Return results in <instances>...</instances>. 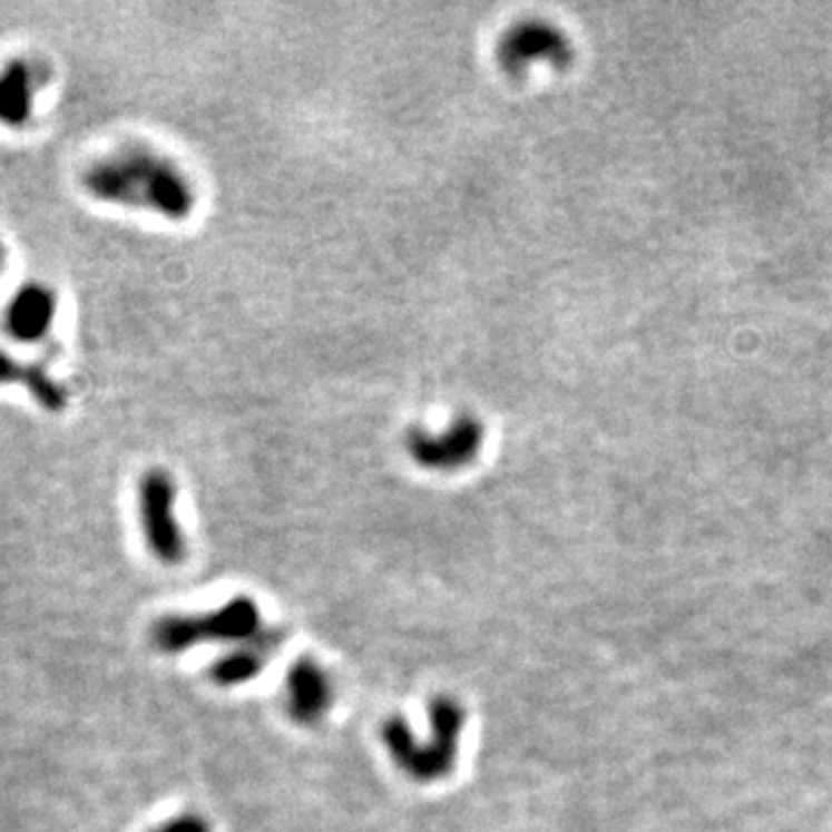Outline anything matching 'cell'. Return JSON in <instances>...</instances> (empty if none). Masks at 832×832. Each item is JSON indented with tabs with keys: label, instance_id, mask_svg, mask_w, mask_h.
<instances>
[{
	"label": "cell",
	"instance_id": "cell-5",
	"mask_svg": "<svg viewBox=\"0 0 832 832\" xmlns=\"http://www.w3.org/2000/svg\"><path fill=\"white\" fill-rule=\"evenodd\" d=\"M486 425L474 414L456 417L442 433L414 428L405 438V449L419 468L428 472H458L472 466L483 449Z\"/></svg>",
	"mask_w": 832,
	"mask_h": 832
},
{
	"label": "cell",
	"instance_id": "cell-3",
	"mask_svg": "<svg viewBox=\"0 0 832 832\" xmlns=\"http://www.w3.org/2000/svg\"><path fill=\"white\" fill-rule=\"evenodd\" d=\"M264 627L257 604L248 597H236L204 615H165L153 625L150 638L160 653L180 655L202 643L241 645Z\"/></svg>",
	"mask_w": 832,
	"mask_h": 832
},
{
	"label": "cell",
	"instance_id": "cell-8",
	"mask_svg": "<svg viewBox=\"0 0 832 832\" xmlns=\"http://www.w3.org/2000/svg\"><path fill=\"white\" fill-rule=\"evenodd\" d=\"M335 703V687L326 668L303 657L294 662L285 681V707L294 724L317 726Z\"/></svg>",
	"mask_w": 832,
	"mask_h": 832
},
{
	"label": "cell",
	"instance_id": "cell-1",
	"mask_svg": "<svg viewBox=\"0 0 832 832\" xmlns=\"http://www.w3.org/2000/svg\"><path fill=\"white\" fill-rule=\"evenodd\" d=\"M88 197L111 206L156 213L160 218L188 221L195 206V185L174 160L133 146L92 160L81 174Z\"/></svg>",
	"mask_w": 832,
	"mask_h": 832
},
{
	"label": "cell",
	"instance_id": "cell-13",
	"mask_svg": "<svg viewBox=\"0 0 832 832\" xmlns=\"http://www.w3.org/2000/svg\"><path fill=\"white\" fill-rule=\"evenodd\" d=\"M6 264H8V248H6V243L0 241V271L6 268Z\"/></svg>",
	"mask_w": 832,
	"mask_h": 832
},
{
	"label": "cell",
	"instance_id": "cell-6",
	"mask_svg": "<svg viewBox=\"0 0 832 832\" xmlns=\"http://www.w3.org/2000/svg\"><path fill=\"white\" fill-rule=\"evenodd\" d=\"M496 58L502 70L518 75L532 63L562 66L569 60V40L558 26L548 21L513 23L498 40Z\"/></svg>",
	"mask_w": 832,
	"mask_h": 832
},
{
	"label": "cell",
	"instance_id": "cell-12",
	"mask_svg": "<svg viewBox=\"0 0 832 832\" xmlns=\"http://www.w3.org/2000/svg\"><path fill=\"white\" fill-rule=\"evenodd\" d=\"M150 832H213L211 823L197 814V812H183L172 816L169 821H163L158 828H153Z\"/></svg>",
	"mask_w": 832,
	"mask_h": 832
},
{
	"label": "cell",
	"instance_id": "cell-2",
	"mask_svg": "<svg viewBox=\"0 0 832 832\" xmlns=\"http://www.w3.org/2000/svg\"><path fill=\"white\" fill-rule=\"evenodd\" d=\"M428 740H419L403 717H391L382 726V743L391 761L410 780L423 784L440 782L453 770L468 713L460 701L451 696H435L428 705Z\"/></svg>",
	"mask_w": 832,
	"mask_h": 832
},
{
	"label": "cell",
	"instance_id": "cell-7",
	"mask_svg": "<svg viewBox=\"0 0 832 832\" xmlns=\"http://www.w3.org/2000/svg\"><path fill=\"white\" fill-rule=\"evenodd\" d=\"M58 317V294L45 283H23L0 313L6 335L21 345H36L51 333Z\"/></svg>",
	"mask_w": 832,
	"mask_h": 832
},
{
	"label": "cell",
	"instance_id": "cell-4",
	"mask_svg": "<svg viewBox=\"0 0 832 832\" xmlns=\"http://www.w3.org/2000/svg\"><path fill=\"white\" fill-rule=\"evenodd\" d=\"M178 488L169 472L153 468L141 474L137 488V511L144 541L153 558L163 565H180L188 558V541L176 516Z\"/></svg>",
	"mask_w": 832,
	"mask_h": 832
},
{
	"label": "cell",
	"instance_id": "cell-10",
	"mask_svg": "<svg viewBox=\"0 0 832 832\" xmlns=\"http://www.w3.org/2000/svg\"><path fill=\"white\" fill-rule=\"evenodd\" d=\"M285 632L281 627H264L255 638L229 647L211 664V677L221 687H236L255 681L275 650H281Z\"/></svg>",
	"mask_w": 832,
	"mask_h": 832
},
{
	"label": "cell",
	"instance_id": "cell-9",
	"mask_svg": "<svg viewBox=\"0 0 832 832\" xmlns=\"http://www.w3.org/2000/svg\"><path fill=\"white\" fill-rule=\"evenodd\" d=\"M45 77L30 58H12L0 68V126L23 130L36 116Z\"/></svg>",
	"mask_w": 832,
	"mask_h": 832
},
{
	"label": "cell",
	"instance_id": "cell-11",
	"mask_svg": "<svg viewBox=\"0 0 832 832\" xmlns=\"http://www.w3.org/2000/svg\"><path fill=\"white\" fill-rule=\"evenodd\" d=\"M0 386H21L40 410L60 414L68 408V389L51 378L42 365L26 363L0 350Z\"/></svg>",
	"mask_w": 832,
	"mask_h": 832
}]
</instances>
